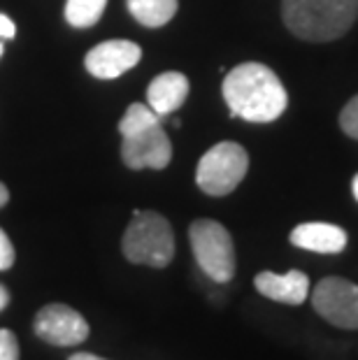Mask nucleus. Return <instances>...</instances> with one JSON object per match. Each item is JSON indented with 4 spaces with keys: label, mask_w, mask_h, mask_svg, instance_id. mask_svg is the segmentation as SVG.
<instances>
[{
    "label": "nucleus",
    "mask_w": 358,
    "mask_h": 360,
    "mask_svg": "<svg viewBox=\"0 0 358 360\" xmlns=\"http://www.w3.org/2000/svg\"><path fill=\"white\" fill-rule=\"evenodd\" d=\"M231 117L249 124H270L279 119L288 105V96L279 77L263 63H242L226 75L221 86Z\"/></svg>",
    "instance_id": "obj_1"
},
{
    "label": "nucleus",
    "mask_w": 358,
    "mask_h": 360,
    "mask_svg": "<svg viewBox=\"0 0 358 360\" xmlns=\"http://www.w3.org/2000/svg\"><path fill=\"white\" fill-rule=\"evenodd\" d=\"M281 17L305 42H333L356 24L358 0H281Z\"/></svg>",
    "instance_id": "obj_2"
},
{
    "label": "nucleus",
    "mask_w": 358,
    "mask_h": 360,
    "mask_svg": "<svg viewBox=\"0 0 358 360\" xmlns=\"http://www.w3.org/2000/svg\"><path fill=\"white\" fill-rule=\"evenodd\" d=\"M121 251L128 263L167 267L174 258V233L170 221L158 212H135L121 240Z\"/></svg>",
    "instance_id": "obj_3"
},
{
    "label": "nucleus",
    "mask_w": 358,
    "mask_h": 360,
    "mask_svg": "<svg viewBox=\"0 0 358 360\" xmlns=\"http://www.w3.org/2000/svg\"><path fill=\"white\" fill-rule=\"evenodd\" d=\"M188 240L196 256V263L207 274L212 281L228 283L235 277V244L231 233L226 231L219 221L212 219H198L188 228Z\"/></svg>",
    "instance_id": "obj_4"
},
{
    "label": "nucleus",
    "mask_w": 358,
    "mask_h": 360,
    "mask_svg": "<svg viewBox=\"0 0 358 360\" xmlns=\"http://www.w3.org/2000/svg\"><path fill=\"white\" fill-rule=\"evenodd\" d=\"M249 154L238 142H219L200 158L196 170V184L207 195H228L247 177Z\"/></svg>",
    "instance_id": "obj_5"
},
{
    "label": "nucleus",
    "mask_w": 358,
    "mask_h": 360,
    "mask_svg": "<svg viewBox=\"0 0 358 360\" xmlns=\"http://www.w3.org/2000/svg\"><path fill=\"white\" fill-rule=\"evenodd\" d=\"M312 307L342 330H358V283L345 277H324L312 290Z\"/></svg>",
    "instance_id": "obj_6"
},
{
    "label": "nucleus",
    "mask_w": 358,
    "mask_h": 360,
    "mask_svg": "<svg viewBox=\"0 0 358 360\" xmlns=\"http://www.w3.org/2000/svg\"><path fill=\"white\" fill-rule=\"evenodd\" d=\"M33 330L42 342L54 347H77L89 337V323L68 304H47L35 314Z\"/></svg>",
    "instance_id": "obj_7"
},
{
    "label": "nucleus",
    "mask_w": 358,
    "mask_h": 360,
    "mask_svg": "<svg viewBox=\"0 0 358 360\" xmlns=\"http://www.w3.org/2000/svg\"><path fill=\"white\" fill-rule=\"evenodd\" d=\"M121 158L131 170H163L172 160V144L170 137L161 124L142 128L138 133L126 135L121 144Z\"/></svg>",
    "instance_id": "obj_8"
},
{
    "label": "nucleus",
    "mask_w": 358,
    "mask_h": 360,
    "mask_svg": "<svg viewBox=\"0 0 358 360\" xmlns=\"http://www.w3.org/2000/svg\"><path fill=\"white\" fill-rule=\"evenodd\" d=\"M142 58V49L131 40H110L87 53V70L98 79H117Z\"/></svg>",
    "instance_id": "obj_9"
},
{
    "label": "nucleus",
    "mask_w": 358,
    "mask_h": 360,
    "mask_svg": "<svg viewBox=\"0 0 358 360\" xmlns=\"http://www.w3.org/2000/svg\"><path fill=\"white\" fill-rule=\"evenodd\" d=\"M254 286L263 297L281 304H302L309 297V277L300 270H288L286 274L258 272Z\"/></svg>",
    "instance_id": "obj_10"
},
{
    "label": "nucleus",
    "mask_w": 358,
    "mask_h": 360,
    "mask_svg": "<svg viewBox=\"0 0 358 360\" xmlns=\"http://www.w3.org/2000/svg\"><path fill=\"white\" fill-rule=\"evenodd\" d=\"M291 244L305 251L314 254H342L347 249V231L335 224H324V221H312V224H300L291 231Z\"/></svg>",
    "instance_id": "obj_11"
},
{
    "label": "nucleus",
    "mask_w": 358,
    "mask_h": 360,
    "mask_svg": "<svg viewBox=\"0 0 358 360\" xmlns=\"http://www.w3.org/2000/svg\"><path fill=\"white\" fill-rule=\"evenodd\" d=\"M186 98H188V79L186 75H181L177 70L158 75L147 89V103L158 117H167L174 110H179Z\"/></svg>",
    "instance_id": "obj_12"
},
{
    "label": "nucleus",
    "mask_w": 358,
    "mask_h": 360,
    "mask_svg": "<svg viewBox=\"0 0 358 360\" xmlns=\"http://www.w3.org/2000/svg\"><path fill=\"white\" fill-rule=\"evenodd\" d=\"M128 12L147 28H161L177 14V0H126Z\"/></svg>",
    "instance_id": "obj_13"
},
{
    "label": "nucleus",
    "mask_w": 358,
    "mask_h": 360,
    "mask_svg": "<svg viewBox=\"0 0 358 360\" xmlns=\"http://www.w3.org/2000/svg\"><path fill=\"white\" fill-rule=\"evenodd\" d=\"M108 0H68L65 21L75 28H91L103 17Z\"/></svg>",
    "instance_id": "obj_14"
},
{
    "label": "nucleus",
    "mask_w": 358,
    "mask_h": 360,
    "mask_svg": "<svg viewBox=\"0 0 358 360\" xmlns=\"http://www.w3.org/2000/svg\"><path fill=\"white\" fill-rule=\"evenodd\" d=\"M156 124H161V117H158V114L151 110L149 105L133 103L126 110L124 119H121L119 133L126 137V135H133V133H138V130H142V128H149V126H156Z\"/></svg>",
    "instance_id": "obj_15"
},
{
    "label": "nucleus",
    "mask_w": 358,
    "mask_h": 360,
    "mask_svg": "<svg viewBox=\"0 0 358 360\" xmlns=\"http://www.w3.org/2000/svg\"><path fill=\"white\" fill-rule=\"evenodd\" d=\"M340 128L352 137L358 140V96H354L340 112Z\"/></svg>",
    "instance_id": "obj_16"
},
{
    "label": "nucleus",
    "mask_w": 358,
    "mask_h": 360,
    "mask_svg": "<svg viewBox=\"0 0 358 360\" xmlns=\"http://www.w3.org/2000/svg\"><path fill=\"white\" fill-rule=\"evenodd\" d=\"M0 360H19V342L7 328H0Z\"/></svg>",
    "instance_id": "obj_17"
},
{
    "label": "nucleus",
    "mask_w": 358,
    "mask_h": 360,
    "mask_svg": "<svg viewBox=\"0 0 358 360\" xmlns=\"http://www.w3.org/2000/svg\"><path fill=\"white\" fill-rule=\"evenodd\" d=\"M14 263V247L7 233L0 228V270H10Z\"/></svg>",
    "instance_id": "obj_18"
},
{
    "label": "nucleus",
    "mask_w": 358,
    "mask_h": 360,
    "mask_svg": "<svg viewBox=\"0 0 358 360\" xmlns=\"http://www.w3.org/2000/svg\"><path fill=\"white\" fill-rule=\"evenodd\" d=\"M17 35V26L7 14H0V40H12Z\"/></svg>",
    "instance_id": "obj_19"
},
{
    "label": "nucleus",
    "mask_w": 358,
    "mask_h": 360,
    "mask_svg": "<svg viewBox=\"0 0 358 360\" xmlns=\"http://www.w3.org/2000/svg\"><path fill=\"white\" fill-rule=\"evenodd\" d=\"M7 302H10V293H7V288L0 283V311L7 307Z\"/></svg>",
    "instance_id": "obj_20"
},
{
    "label": "nucleus",
    "mask_w": 358,
    "mask_h": 360,
    "mask_svg": "<svg viewBox=\"0 0 358 360\" xmlns=\"http://www.w3.org/2000/svg\"><path fill=\"white\" fill-rule=\"evenodd\" d=\"M68 360H105V358L94 356V354H75V356H70Z\"/></svg>",
    "instance_id": "obj_21"
},
{
    "label": "nucleus",
    "mask_w": 358,
    "mask_h": 360,
    "mask_svg": "<svg viewBox=\"0 0 358 360\" xmlns=\"http://www.w3.org/2000/svg\"><path fill=\"white\" fill-rule=\"evenodd\" d=\"M7 200H10V191H7V188H5V184L0 181V207H5Z\"/></svg>",
    "instance_id": "obj_22"
},
{
    "label": "nucleus",
    "mask_w": 358,
    "mask_h": 360,
    "mask_svg": "<svg viewBox=\"0 0 358 360\" xmlns=\"http://www.w3.org/2000/svg\"><path fill=\"white\" fill-rule=\"evenodd\" d=\"M352 191H354V198L358 200V174L354 177V181H352Z\"/></svg>",
    "instance_id": "obj_23"
},
{
    "label": "nucleus",
    "mask_w": 358,
    "mask_h": 360,
    "mask_svg": "<svg viewBox=\"0 0 358 360\" xmlns=\"http://www.w3.org/2000/svg\"><path fill=\"white\" fill-rule=\"evenodd\" d=\"M0 56H3V42H0Z\"/></svg>",
    "instance_id": "obj_24"
}]
</instances>
